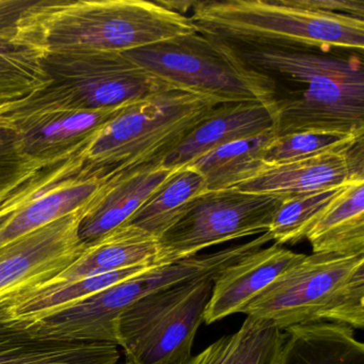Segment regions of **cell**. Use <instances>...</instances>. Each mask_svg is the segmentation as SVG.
<instances>
[{"instance_id":"24","label":"cell","mask_w":364,"mask_h":364,"mask_svg":"<svg viewBox=\"0 0 364 364\" xmlns=\"http://www.w3.org/2000/svg\"><path fill=\"white\" fill-rule=\"evenodd\" d=\"M44 53L18 38L0 39V109L18 105L50 84Z\"/></svg>"},{"instance_id":"32","label":"cell","mask_w":364,"mask_h":364,"mask_svg":"<svg viewBox=\"0 0 364 364\" xmlns=\"http://www.w3.org/2000/svg\"><path fill=\"white\" fill-rule=\"evenodd\" d=\"M196 1H164V0H159L157 4L161 6V7L166 8V9L171 10V11L176 12V14H183L186 16V12L191 11L195 5Z\"/></svg>"},{"instance_id":"25","label":"cell","mask_w":364,"mask_h":364,"mask_svg":"<svg viewBox=\"0 0 364 364\" xmlns=\"http://www.w3.org/2000/svg\"><path fill=\"white\" fill-rule=\"evenodd\" d=\"M346 185L304 195L287 196L266 232L269 233L274 244L280 246L298 244L306 237L309 230L340 196Z\"/></svg>"},{"instance_id":"3","label":"cell","mask_w":364,"mask_h":364,"mask_svg":"<svg viewBox=\"0 0 364 364\" xmlns=\"http://www.w3.org/2000/svg\"><path fill=\"white\" fill-rule=\"evenodd\" d=\"M218 105L208 97L171 89L123 107L76 155L78 176L107 181L161 165Z\"/></svg>"},{"instance_id":"17","label":"cell","mask_w":364,"mask_h":364,"mask_svg":"<svg viewBox=\"0 0 364 364\" xmlns=\"http://www.w3.org/2000/svg\"><path fill=\"white\" fill-rule=\"evenodd\" d=\"M161 265H139L67 282L42 283L0 299V321L22 326L41 321L76 306L117 283L140 276Z\"/></svg>"},{"instance_id":"8","label":"cell","mask_w":364,"mask_h":364,"mask_svg":"<svg viewBox=\"0 0 364 364\" xmlns=\"http://www.w3.org/2000/svg\"><path fill=\"white\" fill-rule=\"evenodd\" d=\"M215 277H201L155 291L117 321L118 347L129 364H183L193 357L198 329Z\"/></svg>"},{"instance_id":"4","label":"cell","mask_w":364,"mask_h":364,"mask_svg":"<svg viewBox=\"0 0 364 364\" xmlns=\"http://www.w3.org/2000/svg\"><path fill=\"white\" fill-rule=\"evenodd\" d=\"M188 18L197 33L237 48L364 50L363 20L300 9L283 0L196 1Z\"/></svg>"},{"instance_id":"35","label":"cell","mask_w":364,"mask_h":364,"mask_svg":"<svg viewBox=\"0 0 364 364\" xmlns=\"http://www.w3.org/2000/svg\"><path fill=\"white\" fill-rule=\"evenodd\" d=\"M119 364H129V363H127V362H125V363H119Z\"/></svg>"},{"instance_id":"26","label":"cell","mask_w":364,"mask_h":364,"mask_svg":"<svg viewBox=\"0 0 364 364\" xmlns=\"http://www.w3.org/2000/svg\"><path fill=\"white\" fill-rule=\"evenodd\" d=\"M287 334L272 321L247 316L233 333L229 364H283Z\"/></svg>"},{"instance_id":"22","label":"cell","mask_w":364,"mask_h":364,"mask_svg":"<svg viewBox=\"0 0 364 364\" xmlns=\"http://www.w3.org/2000/svg\"><path fill=\"white\" fill-rule=\"evenodd\" d=\"M276 136V132L270 131L257 137L225 144L187 167L203 176L208 191L235 188L269 168L264 161V153Z\"/></svg>"},{"instance_id":"1","label":"cell","mask_w":364,"mask_h":364,"mask_svg":"<svg viewBox=\"0 0 364 364\" xmlns=\"http://www.w3.org/2000/svg\"><path fill=\"white\" fill-rule=\"evenodd\" d=\"M240 58L274 82L297 86L277 97V137L302 132L364 136V65L359 53L237 48Z\"/></svg>"},{"instance_id":"28","label":"cell","mask_w":364,"mask_h":364,"mask_svg":"<svg viewBox=\"0 0 364 364\" xmlns=\"http://www.w3.org/2000/svg\"><path fill=\"white\" fill-rule=\"evenodd\" d=\"M52 167H46L27 159L18 146L0 151V208Z\"/></svg>"},{"instance_id":"30","label":"cell","mask_w":364,"mask_h":364,"mask_svg":"<svg viewBox=\"0 0 364 364\" xmlns=\"http://www.w3.org/2000/svg\"><path fill=\"white\" fill-rule=\"evenodd\" d=\"M36 0H0V39L18 38V24Z\"/></svg>"},{"instance_id":"23","label":"cell","mask_w":364,"mask_h":364,"mask_svg":"<svg viewBox=\"0 0 364 364\" xmlns=\"http://www.w3.org/2000/svg\"><path fill=\"white\" fill-rule=\"evenodd\" d=\"M206 191L205 181L199 172L191 167L176 169L127 223L159 240Z\"/></svg>"},{"instance_id":"7","label":"cell","mask_w":364,"mask_h":364,"mask_svg":"<svg viewBox=\"0 0 364 364\" xmlns=\"http://www.w3.org/2000/svg\"><path fill=\"white\" fill-rule=\"evenodd\" d=\"M230 246L216 252L197 255L153 268L140 276L117 283L76 306L41 321L14 326L39 338L68 342L110 343L118 346L117 321L127 308L155 291L201 277H215L240 259Z\"/></svg>"},{"instance_id":"20","label":"cell","mask_w":364,"mask_h":364,"mask_svg":"<svg viewBox=\"0 0 364 364\" xmlns=\"http://www.w3.org/2000/svg\"><path fill=\"white\" fill-rule=\"evenodd\" d=\"M306 238L313 253L364 255V178L344 187Z\"/></svg>"},{"instance_id":"15","label":"cell","mask_w":364,"mask_h":364,"mask_svg":"<svg viewBox=\"0 0 364 364\" xmlns=\"http://www.w3.org/2000/svg\"><path fill=\"white\" fill-rule=\"evenodd\" d=\"M276 123L277 103L220 104L164 159L161 166L166 169L187 167L225 144L274 131Z\"/></svg>"},{"instance_id":"2","label":"cell","mask_w":364,"mask_h":364,"mask_svg":"<svg viewBox=\"0 0 364 364\" xmlns=\"http://www.w3.org/2000/svg\"><path fill=\"white\" fill-rule=\"evenodd\" d=\"M197 33L188 16L144 0H36L18 38L42 52L125 53Z\"/></svg>"},{"instance_id":"5","label":"cell","mask_w":364,"mask_h":364,"mask_svg":"<svg viewBox=\"0 0 364 364\" xmlns=\"http://www.w3.org/2000/svg\"><path fill=\"white\" fill-rule=\"evenodd\" d=\"M242 313L281 330L323 321L363 329L364 255H306Z\"/></svg>"},{"instance_id":"21","label":"cell","mask_w":364,"mask_h":364,"mask_svg":"<svg viewBox=\"0 0 364 364\" xmlns=\"http://www.w3.org/2000/svg\"><path fill=\"white\" fill-rule=\"evenodd\" d=\"M283 364H364V345L355 329L343 323H314L284 330Z\"/></svg>"},{"instance_id":"11","label":"cell","mask_w":364,"mask_h":364,"mask_svg":"<svg viewBox=\"0 0 364 364\" xmlns=\"http://www.w3.org/2000/svg\"><path fill=\"white\" fill-rule=\"evenodd\" d=\"M122 108L75 107L48 85L12 107L6 117L22 155L50 167L75 159Z\"/></svg>"},{"instance_id":"33","label":"cell","mask_w":364,"mask_h":364,"mask_svg":"<svg viewBox=\"0 0 364 364\" xmlns=\"http://www.w3.org/2000/svg\"><path fill=\"white\" fill-rule=\"evenodd\" d=\"M16 146L14 134L8 127H0V151L8 150Z\"/></svg>"},{"instance_id":"14","label":"cell","mask_w":364,"mask_h":364,"mask_svg":"<svg viewBox=\"0 0 364 364\" xmlns=\"http://www.w3.org/2000/svg\"><path fill=\"white\" fill-rule=\"evenodd\" d=\"M363 148V140H360L346 150L272 166L235 188L242 193L287 197L344 186L364 178Z\"/></svg>"},{"instance_id":"16","label":"cell","mask_w":364,"mask_h":364,"mask_svg":"<svg viewBox=\"0 0 364 364\" xmlns=\"http://www.w3.org/2000/svg\"><path fill=\"white\" fill-rule=\"evenodd\" d=\"M176 170L150 165L105 181L82 208L78 236L82 244H90L127 223Z\"/></svg>"},{"instance_id":"10","label":"cell","mask_w":364,"mask_h":364,"mask_svg":"<svg viewBox=\"0 0 364 364\" xmlns=\"http://www.w3.org/2000/svg\"><path fill=\"white\" fill-rule=\"evenodd\" d=\"M284 198L237 188L206 191L159 238V262L167 265L210 247L265 233Z\"/></svg>"},{"instance_id":"12","label":"cell","mask_w":364,"mask_h":364,"mask_svg":"<svg viewBox=\"0 0 364 364\" xmlns=\"http://www.w3.org/2000/svg\"><path fill=\"white\" fill-rule=\"evenodd\" d=\"M82 210L0 247V299L48 282L75 261Z\"/></svg>"},{"instance_id":"9","label":"cell","mask_w":364,"mask_h":364,"mask_svg":"<svg viewBox=\"0 0 364 364\" xmlns=\"http://www.w3.org/2000/svg\"><path fill=\"white\" fill-rule=\"evenodd\" d=\"M42 67L50 78V88L68 103L82 109L125 107L173 89L123 53H46Z\"/></svg>"},{"instance_id":"6","label":"cell","mask_w":364,"mask_h":364,"mask_svg":"<svg viewBox=\"0 0 364 364\" xmlns=\"http://www.w3.org/2000/svg\"><path fill=\"white\" fill-rule=\"evenodd\" d=\"M176 90L220 104L277 103L274 78L247 65L234 46L199 33L123 53Z\"/></svg>"},{"instance_id":"13","label":"cell","mask_w":364,"mask_h":364,"mask_svg":"<svg viewBox=\"0 0 364 364\" xmlns=\"http://www.w3.org/2000/svg\"><path fill=\"white\" fill-rule=\"evenodd\" d=\"M306 255L278 244L248 253L217 274L203 323H216L245 309Z\"/></svg>"},{"instance_id":"19","label":"cell","mask_w":364,"mask_h":364,"mask_svg":"<svg viewBox=\"0 0 364 364\" xmlns=\"http://www.w3.org/2000/svg\"><path fill=\"white\" fill-rule=\"evenodd\" d=\"M110 343L68 342L33 336L0 321V364H119Z\"/></svg>"},{"instance_id":"29","label":"cell","mask_w":364,"mask_h":364,"mask_svg":"<svg viewBox=\"0 0 364 364\" xmlns=\"http://www.w3.org/2000/svg\"><path fill=\"white\" fill-rule=\"evenodd\" d=\"M287 5L310 11L323 14H338L353 16L359 20L364 18L363 0H283Z\"/></svg>"},{"instance_id":"31","label":"cell","mask_w":364,"mask_h":364,"mask_svg":"<svg viewBox=\"0 0 364 364\" xmlns=\"http://www.w3.org/2000/svg\"><path fill=\"white\" fill-rule=\"evenodd\" d=\"M232 347L233 334L223 336L183 364H229Z\"/></svg>"},{"instance_id":"34","label":"cell","mask_w":364,"mask_h":364,"mask_svg":"<svg viewBox=\"0 0 364 364\" xmlns=\"http://www.w3.org/2000/svg\"><path fill=\"white\" fill-rule=\"evenodd\" d=\"M9 108H5V109H0V127H9V122H8L7 118H6V114L9 112Z\"/></svg>"},{"instance_id":"27","label":"cell","mask_w":364,"mask_h":364,"mask_svg":"<svg viewBox=\"0 0 364 364\" xmlns=\"http://www.w3.org/2000/svg\"><path fill=\"white\" fill-rule=\"evenodd\" d=\"M364 136L336 132H302L274 137L264 153L269 167L351 148Z\"/></svg>"},{"instance_id":"18","label":"cell","mask_w":364,"mask_h":364,"mask_svg":"<svg viewBox=\"0 0 364 364\" xmlns=\"http://www.w3.org/2000/svg\"><path fill=\"white\" fill-rule=\"evenodd\" d=\"M159 252L156 237L139 228L124 223L95 242L85 245L80 257L48 281L67 282L135 266L163 265L159 262Z\"/></svg>"}]
</instances>
